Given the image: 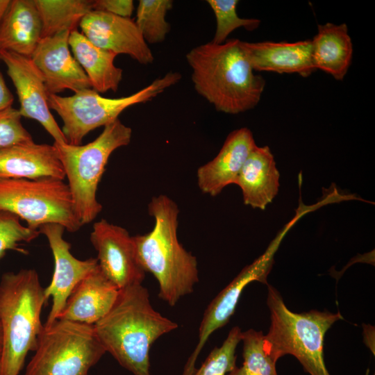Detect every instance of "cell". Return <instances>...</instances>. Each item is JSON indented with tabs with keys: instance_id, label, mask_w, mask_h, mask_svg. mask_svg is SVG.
<instances>
[{
	"instance_id": "1",
	"label": "cell",
	"mask_w": 375,
	"mask_h": 375,
	"mask_svg": "<svg viewBox=\"0 0 375 375\" xmlns=\"http://www.w3.org/2000/svg\"><path fill=\"white\" fill-rule=\"evenodd\" d=\"M178 327L152 306L142 284L119 290L110 311L94 325L105 349L134 375H151L149 353L162 335Z\"/></svg>"
},
{
	"instance_id": "2",
	"label": "cell",
	"mask_w": 375,
	"mask_h": 375,
	"mask_svg": "<svg viewBox=\"0 0 375 375\" xmlns=\"http://www.w3.org/2000/svg\"><path fill=\"white\" fill-rule=\"evenodd\" d=\"M197 92L219 112L236 115L259 103L265 80L256 74L242 49L241 40L211 41L186 54Z\"/></svg>"
},
{
	"instance_id": "3",
	"label": "cell",
	"mask_w": 375,
	"mask_h": 375,
	"mask_svg": "<svg viewBox=\"0 0 375 375\" xmlns=\"http://www.w3.org/2000/svg\"><path fill=\"white\" fill-rule=\"evenodd\" d=\"M148 212L155 221L153 229L133 236L138 257L145 272L157 280L158 297L174 306L199 282L197 260L178 241L179 209L172 199L165 194L153 197Z\"/></svg>"
},
{
	"instance_id": "4",
	"label": "cell",
	"mask_w": 375,
	"mask_h": 375,
	"mask_svg": "<svg viewBox=\"0 0 375 375\" xmlns=\"http://www.w3.org/2000/svg\"><path fill=\"white\" fill-rule=\"evenodd\" d=\"M47 303L33 269L8 272L0 280V325L3 347L0 375H19L29 351H35L43 329L40 315Z\"/></svg>"
},
{
	"instance_id": "5",
	"label": "cell",
	"mask_w": 375,
	"mask_h": 375,
	"mask_svg": "<svg viewBox=\"0 0 375 375\" xmlns=\"http://www.w3.org/2000/svg\"><path fill=\"white\" fill-rule=\"evenodd\" d=\"M267 285L271 324L264 335L265 351L276 362L285 355L294 356L310 375H331L324 358V336L335 322L344 319L341 313L316 310L294 312L280 292Z\"/></svg>"
},
{
	"instance_id": "6",
	"label": "cell",
	"mask_w": 375,
	"mask_h": 375,
	"mask_svg": "<svg viewBox=\"0 0 375 375\" xmlns=\"http://www.w3.org/2000/svg\"><path fill=\"white\" fill-rule=\"evenodd\" d=\"M131 137L132 129L117 119L85 145L53 142L68 181L74 211L83 226L92 222L102 210L97 192L110 155L128 145Z\"/></svg>"
},
{
	"instance_id": "7",
	"label": "cell",
	"mask_w": 375,
	"mask_h": 375,
	"mask_svg": "<svg viewBox=\"0 0 375 375\" xmlns=\"http://www.w3.org/2000/svg\"><path fill=\"white\" fill-rule=\"evenodd\" d=\"M181 77L178 72H169L140 90L119 98L102 97L92 88L69 97L49 94V106L61 118V129L67 143L81 145L90 131L116 120L127 108L151 101L177 83Z\"/></svg>"
},
{
	"instance_id": "8",
	"label": "cell",
	"mask_w": 375,
	"mask_h": 375,
	"mask_svg": "<svg viewBox=\"0 0 375 375\" xmlns=\"http://www.w3.org/2000/svg\"><path fill=\"white\" fill-rule=\"evenodd\" d=\"M24 375H88L106 352L94 326L56 319L43 329Z\"/></svg>"
},
{
	"instance_id": "9",
	"label": "cell",
	"mask_w": 375,
	"mask_h": 375,
	"mask_svg": "<svg viewBox=\"0 0 375 375\" xmlns=\"http://www.w3.org/2000/svg\"><path fill=\"white\" fill-rule=\"evenodd\" d=\"M0 210L26 222L33 230L58 224L69 232L83 226L74 211L67 183L53 178L0 179Z\"/></svg>"
},
{
	"instance_id": "10",
	"label": "cell",
	"mask_w": 375,
	"mask_h": 375,
	"mask_svg": "<svg viewBox=\"0 0 375 375\" xmlns=\"http://www.w3.org/2000/svg\"><path fill=\"white\" fill-rule=\"evenodd\" d=\"M90 238L101 272L119 290L142 284L146 272L126 228L101 219L94 223Z\"/></svg>"
},
{
	"instance_id": "11",
	"label": "cell",
	"mask_w": 375,
	"mask_h": 375,
	"mask_svg": "<svg viewBox=\"0 0 375 375\" xmlns=\"http://www.w3.org/2000/svg\"><path fill=\"white\" fill-rule=\"evenodd\" d=\"M0 60L6 66L7 74L16 89L20 115L38 122L55 143H67L50 111L44 78L31 58L1 51Z\"/></svg>"
},
{
	"instance_id": "12",
	"label": "cell",
	"mask_w": 375,
	"mask_h": 375,
	"mask_svg": "<svg viewBox=\"0 0 375 375\" xmlns=\"http://www.w3.org/2000/svg\"><path fill=\"white\" fill-rule=\"evenodd\" d=\"M65 228L58 224H47L39 228L51 250L54 271L49 285L44 289L46 302L51 298L52 305L44 326L56 320L74 288L98 266L97 258L79 260L70 251L71 244L63 238Z\"/></svg>"
},
{
	"instance_id": "13",
	"label": "cell",
	"mask_w": 375,
	"mask_h": 375,
	"mask_svg": "<svg viewBox=\"0 0 375 375\" xmlns=\"http://www.w3.org/2000/svg\"><path fill=\"white\" fill-rule=\"evenodd\" d=\"M81 33L104 50L131 57L141 65H149L154 57L135 21L92 10L79 24Z\"/></svg>"
},
{
	"instance_id": "14",
	"label": "cell",
	"mask_w": 375,
	"mask_h": 375,
	"mask_svg": "<svg viewBox=\"0 0 375 375\" xmlns=\"http://www.w3.org/2000/svg\"><path fill=\"white\" fill-rule=\"evenodd\" d=\"M71 32L42 38L31 56L41 73L48 94L65 90L73 92L92 88L85 72L69 50Z\"/></svg>"
},
{
	"instance_id": "15",
	"label": "cell",
	"mask_w": 375,
	"mask_h": 375,
	"mask_svg": "<svg viewBox=\"0 0 375 375\" xmlns=\"http://www.w3.org/2000/svg\"><path fill=\"white\" fill-rule=\"evenodd\" d=\"M256 146L249 128L231 132L218 154L197 169V184L201 191L215 197L227 185L235 184L245 160Z\"/></svg>"
},
{
	"instance_id": "16",
	"label": "cell",
	"mask_w": 375,
	"mask_h": 375,
	"mask_svg": "<svg viewBox=\"0 0 375 375\" xmlns=\"http://www.w3.org/2000/svg\"><path fill=\"white\" fill-rule=\"evenodd\" d=\"M46 178H65L53 144L31 140L0 149V179Z\"/></svg>"
},
{
	"instance_id": "17",
	"label": "cell",
	"mask_w": 375,
	"mask_h": 375,
	"mask_svg": "<svg viewBox=\"0 0 375 375\" xmlns=\"http://www.w3.org/2000/svg\"><path fill=\"white\" fill-rule=\"evenodd\" d=\"M119 292L98 265L74 288L57 319L94 326L112 308Z\"/></svg>"
},
{
	"instance_id": "18",
	"label": "cell",
	"mask_w": 375,
	"mask_h": 375,
	"mask_svg": "<svg viewBox=\"0 0 375 375\" xmlns=\"http://www.w3.org/2000/svg\"><path fill=\"white\" fill-rule=\"evenodd\" d=\"M241 46L254 72L296 73L307 77L316 70L310 40L294 42L241 41Z\"/></svg>"
},
{
	"instance_id": "19",
	"label": "cell",
	"mask_w": 375,
	"mask_h": 375,
	"mask_svg": "<svg viewBox=\"0 0 375 375\" xmlns=\"http://www.w3.org/2000/svg\"><path fill=\"white\" fill-rule=\"evenodd\" d=\"M279 172L267 146L250 152L237 178L245 205L264 210L278 192Z\"/></svg>"
},
{
	"instance_id": "20",
	"label": "cell",
	"mask_w": 375,
	"mask_h": 375,
	"mask_svg": "<svg viewBox=\"0 0 375 375\" xmlns=\"http://www.w3.org/2000/svg\"><path fill=\"white\" fill-rule=\"evenodd\" d=\"M42 38V22L34 0H10L0 26V51L31 57Z\"/></svg>"
},
{
	"instance_id": "21",
	"label": "cell",
	"mask_w": 375,
	"mask_h": 375,
	"mask_svg": "<svg viewBox=\"0 0 375 375\" xmlns=\"http://www.w3.org/2000/svg\"><path fill=\"white\" fill-rule=\"evenodd\" d=\"M311 40L315 69H320L337 81L345 77L351 63L353 44L346 24H319Z\"/></svg>"
},
{
	"instance_id": "22",
	"label": "cell",
	"mask_w": 375,
	"mask_h": 375,
	"mask_svg": "<svg viewBox=\"0 0 375 375\" xmlns=\"http://www.w3.org/2000/svg\"><path fill=\"white\" fill-rule=\"evenodd\" d=\"M69 44L93 90L99 93L117 90L123 71L114 63L116 53L98 47L77 29L70 33Z\"/></svg>"
},
{
	"instance_id": "23",
	"label": "cell",
	"mask_w": 375,
	"mask_h": 375,
	"mask_svg": "<svg viewBox=\"0 0 375 375\" xmlns=\"http://www.w3.org/2000/svg\"><path fill=\"white\" fill-rule=\"evenodd\" d=\"M42 22V38L72 32L93 10L91 0H34Z\"/></svg>"
},
{
	"instance_id": "24",
	"label": "cell",
	"mask_w": 375,
	"mask_h": 375,
	"mask_svg": "<svg viewBox=\"0 0 375 375\" xmlns=\"http://www.w3.org/2000/svg\"><path fill=\"white\" fill-rule=\"evenodd\" d=\"M240 296L238 292L227 285L209 303L199 326L198 342L185 365L183 375L194 374L197 369L195 363L201 351L213 332L229 322Z\"/></svg>"
},
{
	"instance_id": "25",
	"label": "cell",
	"mask_w": 375,
	"mask_h": 375,
	"mask_svg": "<svg viewBox=\"0 0 375 375\" xmlns=\"http://www.w3.org/2000/svg\"><path fill=\"white\" fill-rule=\"evenodd\" d=\"M172 0H140L135 21L147 44L162 42L170 31L166 15L172 8Z\"/></svg>"
},
{
	"instance_id": "26",
	"label": "cell",
	"mask_w": 375,
	"mask_h": 375,
	"mask_svg": "<svg viewBox=\"0 0 375 375\" xmlns=\"http://www.w3.org/2000/svg\"><path fill=\"white\" fill-rule=\"evenodd\" d=\"M263 340L262 331L251 328L242 332V365L227 375H278L276 362L265 351Z\"/></svg>"
},
{
	"instance_id": "27",
	"label": "cell",
	"mask_w": 375,
	"mask_h": 375,
	"mask_svg": "<svg viewBox=\"0 0 375 375\" xmlns=\"http://www.w3.org/2000/svg\"><path fill=\"white\" fill-rule=\"evenodd\" d=\"M215 17L216 29L212 42L222 44L228 36L238 28L247 31L256 29L260 24L258 19L241 18L237 13L238 0H208Z\"/></svg>"
},
{
	"instance_id": "28",
	"label": "cell",
	"mask_w": 375,
	"mask_h": 375,
	"mask_svg": "<svg viewBox=\"0 0 375 375\" xmlns=\"http://www.w3.org/2000/svg\"><path fill=\"white\" fill-rule=\"evenodd\" d=\"M242 331L234 326L219 347H215L193 375H227L236 366L235 350L242 340Z\"/></svg>"
},
{
	"instance_id": "29",
	"label": "cell",
	"mask_w": 375,
	"mask_h": 375,
	"mask_svg": "<svg viewBox=\"0 0 375 375\" xmlns=\"http://www.w3.org/2000/svg\"><path fill=\"white\" fill-rule=\"evenodd\" d=\"M39 235V231L23 225L18 217L0 210V259L8 251L26 253V250L20 248L21 244L30 242Z\"/></svg>"
},
{
	"instance_id": "30",
	"label": "cell",
	"mask_w": 375,
	"mask_h": 375,
	"mask_svg": "<svg viewBox=\"0 0 375 375\" xmlns=\"http://www.w3.org/2000/svg\"><path fill=\"white\" fill-rule=\"evenodd\" d=\"M21 118L18 109L12 106L0 111V149L33 140Z\"/></svg>"
},
{
	"instance_id": "31",
	"label": "cell",
	"mask_w": 375,
	"mask_h": 375,
	"mask_svg": "<svg viewBox=\"0 0 375 375\" xmlns=\"http://www.w3.org/2000/svg\"><path fill=\"white\" fill-rule=\"evenodd\" d=\"M93 10L130 18L134 10V3L132 0H96L93 1Z\"/></svg>"
},
{
	"instance_id": "32",
	"label": "cell",
	"mask_w": 375,
	"mask_h": 375,
	"mask_svg": "<svg viewBox=\"0 0 375 375\" xmlns=\"http://www.w3.org/2000/svg\"><path fill=\"white\" fill-rule=\"evenodd\" d=\"M13 101V96L0 72V111L12 107Z\"/></svg>"
},
{
	"instance_id": "33",
	"label": "cell",
	"mask_w": 375,
	"mask_h": 375,
	"mask_svg": "<svg viewBox=\"0 0 375 375\" xmlns=\"http://www.w3.org/2000/svg\"><path fill=\"white\" fill-rule=\"evenodd\" d=\"M374 326H372L370 325L365 326L364 327L365 342L366 343V345H367V347L370 349V350L374 354V345L372 344V342L374 344V342H372V337L374 338Z\"/></svg>"
},
{
	"instance_id": "34",
	"label": "cell",
	"mask_w": 375,
	"mask_h": 375,
	"mask_svg": "<svg viewBox=\"0 0 375 375\" xmlns=\"http://www.w3.org/2000/svg\"><path fill=\"white\" fill-rule=\"evenodd\" d=\"M10 0H0V26L10 5Z\"/></svg>"
},
{
	"instance_id": "35",
	"label": "cell",
	"mask_w": 375,
	"mask_h": 375,
	"mask_svg": "<svg viewBox=\"0 0 375 375\" xmlns=\"http://www.w3.org/2000/svg\"><path fill=\"white\" fill-rule=\"evenodd\" d=\"M2 347H3V337H2V330L0 325V358L1 356Z\"/></svg>"
},
{
	"instance_id": "36",
	"label": "cell",
	"mask_w": 375,
	"mask_h": 375,
	"mask_svg": "<svg viewBox=\"0 0 375 375\" xmlns=\"http://www.w3.org/2000/svg\"><path fill=\"white\" fill-rule=\"evenodd\" d=\"M89 375V374H88Z\"/></svg>"
}]
</instances>
